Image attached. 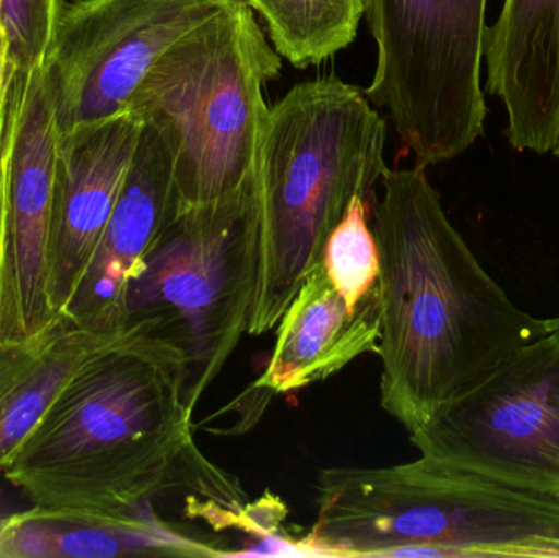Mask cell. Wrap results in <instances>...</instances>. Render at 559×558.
I'll return each mask as SVG.
<instances>
[{
	"label": "cell",
	"mask_w": 559,
	"mask_h": 558,
	"mask_svg": "<svg viewBox=\"0 0 559 558\" xmlns=\"http://www.w3.org/2000/svg\"><path fill=\"white\" fill-rule=\"evenodd\" d=\"M179 210L173 147L163 131L143 123L120 195L87 274L66 311V323L91 330L124 327L128 282Z\"/></svg>",
	"instance_id": "obj_12"
},
{
	"label": "cell",
	"mask_w": 559,
	"mask_h": 558,
	"mask_svg": "<svg viewBox=\"0 0 559 558\" xmlns=\"http://www.w3.org/2000/svg\"><path fill=\"white\" fill-rule=\"evenodd\" d=\"M61 0H0V46L7 68H45Z\"/></svg>",
	"instance_id": "obj_19"
},
{
	"label": "cell",
	"mask_w": 559,
	"mask_h": 558,
	"mask_svg": "<svg viewBox=\"0 0 559 558\" xmlns=\"http://www.w3.org/2000/svg\"><path fill=\"white\" fill-rule=\"evenodd\" d=\"M380 402L409 435L512 351L551 333L479 264L420 167L381 177Z\"/></svg>",
	"instance_id": "obj_2"
},
{
	"label": "cell",
	"mask_w": 559,
	"mask_h": 558,
	"mask_svg": "<svg viewBox=\"0 0 559 558\" xmlns=\"http://www.w3.org/2000/svg\"><path fill=\"white\" fill-rule=\"evenodd\" d=\"M409 438L424 458L559 498V334L502 357Z\"/></svg>",
	"instance_id": "obj_8"
},
{
	"label": "cell",
	"mask_w": 559,
	"mask_h": 558,
	"mask_svg": "<svg viewBox=\"0 0 559 558\" xmlns=\"http://www.w3.org/2000/svg\"><path fill=\"white\" fill-rule=\"evenodd\" d=\"M548 324H550L551 333L559 334V317L550 318V320H548Z\"/></svg>",
	"instance_id": "obj_20"
},
{
	"label": "cell",
	"mask_w": 559,
	"mask_h": 558,
	"mask_svg": "<svg viewBox=\"0 0 559 558\" xmlns=\"http://www.w3.org/2000/svg\"><path fill=\"white\" fill-rule=\"evenodd\" d=\"M486 3L367 0L378 61L365 94L388 111L420 169L455 159L485 131Z\"/></svg>",
	"instance_id": "obj_7"
},
{
	"label": "cell",
	"mask_w": 559,
	"mask_h": 558,
	"mask_svg": "<svg viewBox=\"0 0 559 558\" xmlns=\"http://www.w3.org/2000/svg\"><path fill=\"white\" fill-rule=\"evenodd\" d=\"M121 328L91 330L61 321L26 343L0 346V471L41 423L75 370Z\"/></svg>",
	"instance_id": "obj_16"
},
{
	"label": "cell",
	"mask_w": 559,
	"mask_h": 558,
	"mask_svg": "<svg viewBox=\"0 0 559 558\" xmlns=\"http://www.w3.org/2000/svg\"><path fill=\"white\" fill-rule=\"evenodd\" d=\"M386 121L338 79L295 85L269 108L259 140L258 284L248 334L277 328L335 226L388 170Z\"/></svg>",
	"instance_id": "obj_3"
},
{
	"label": "cell",
	"mask_w": 559,
	"mask_h": 558,
	"mask_svg": "<svg viewBox=\"0 0 559 558\" xmlns=\"http://www.w3.org/2000/svg\"><path fill=\"white\" fill-rule=\"evenodd\" d=\"M380 336V290L350 310L319 265L278 321L267 369L255 383L272 395L308 389L377 353Z\"/></svg>",
	"instance_id": "obj_14"
},
{
	"label": "cell",
	"mask_w": 559,
	"mask_h": 558,
	"mask_svg": "<svg viewBox=\"0 0 559 558\" xmlns=\"http://www.w3.org/2000/svg\"><path fill=\"white\" fill-rule=\"evenodd\" d=\"M216 546L177 531L153 510L110 517L33 507L0 514V558L225 557Z\"/></svg>",
	"instance_id": "obj_15"
},
{
	"label": "cell",
	"mask_w": 559,
	"mask_h": 558,
	"mask_svg": "<svg viewBox=\"0 0 559 558\" xmlns=\"http://www.w3.org/2000/svg\"><path fill=\"white\" fill-rule=\"evenodd\" d=\"M59 130L45 68L0 81V346L61 323L48 298V246Z\"/></svg>",
	"instance_id": "obj_9"
},
{
	"label": "cell",
	"mask_w": 559,
	"mask_h": 558,
	"mask_svg": "<svg viewBox=\"0 0 559 558\" xmlns=\"http://www.w3.org/2000/svg\"><path fill=\"white\" fill-rule=\"evenodd\" d=\"M183 385L182 351L128 321L75 370L3 475L33 507L123 517L187 490L241 508L238 482L193 442Z\"/></svg>",
	"instance_id": "obj_1"
},
{
	"label": "cell",
	"mask_w": 559,
	"mask_h": 558,
	"mask_svg": "<svg viewBox=\"0 0 559 558\" xmlns=\"http://www.w3.org/2000/svg\"><path fill=\"white\" fill-rule=\"evenodd\" d=\"M141 127L127 111L59 134L48 246V298L59 320L100 245Z\"/></svg>",
	"instance_id": "obj_11"
},
{
	"label": "cell",
	"mask_w": 559,
	"mask_h": 558,
	"mask_svg": "<svg viewBox=\"0 0 559 558\" xmlns=\"http://www.w3.org/2000/svg\"><path fill=\"white\" fill-rule=\"evenodd\" d=\"M233 0H81L62 7L46 71L59 134L127 114L180 36Z\"/></svg>",
	"instance_id": "obj_10"
},
{
	"label": "cell",
	"mask_w": 559,
	"mask_h": 558,
	"mask_svg": "<svg viewBox=\"0 0 559 558\" xmlns=\"http://www.w3.org/2000/svg\"><path fill=\"white\" fill-rule=\"evenodd\" d=\"M258 246L254 173L231 195L180 209L128 282L124 323L147 321L182 351L192 412L248 333Z\"/></svg>",
	"instance_id": "obj_6"
},
{
	"label": "cell",
	"mask_w": 559,
	"mask_h": 558,
	"mask_svg": "<svg viewBox=\"0 0 559 558\" xmlns=\"http://www.w3.org/2000/svg\"><path fill=\"white\" fill-rule=\"evenodd\" d=\"M322 269L350 310L378 290L380 254L365 199H355L325 241Z\"/></svg>",
	"instance_id": "obj_18"
},
{
	"label": "cell",
	"mask_w": 559,
	"mask_h": 558,
	"mask_svg": "<svg viewBox=\"0 0 559 558\" xmlns=\"http://www.w3.org/2000/svg\"><path fill=\"white\" fill-rule=\"evenodd\" d=\"M272 46L295 68L319 64L352 45L367 0H246Z\"/></svg>",
	"instance_id": "obj_17"
},
{
	"label": "cell",
	"mask_w": 559,
	"mask_h": 558,
	"mask_svg": "<svg viewBox=\"0 0 559 558\" xmlns=\"http://www.w3.org/2000/svg\"><path fill=\"white\" fill-rule=\"evenodd\" d=\"M554 153L555 156L559 157V143L557 144V146H555Z\"/></svg>",
	"instance_id": "obj_21"
},
{
	"label": "cell",
	"mask_w": 559,
	"mask_h": 558,
	"mask_svg": "<svg viewBox=\"0 0 559 558\" xmlns=\"http://www.w3.org/2000/svg\"><path fill=\"white\" fill-rule=\"evenodd\" d=\"M302 546L319 557H559V498L424 458L316 480Z\"/></svg>",
	"instance_id": "obj_4"
},
{
	"label": "cell",
	"mask_w": 559,
	"mask_h": 558,
	"mask_svg": "<svg viewBox=\"0 0 559 558\" xmlns=\"http://www.w3.org/2000/svg\"><path fill=\"white\" fill-rule=\"evenodd\" d=\"M282 71L254 10L233 0L180 36L144 75L128 111L163 131L180 209L238 192L254 176L269 114L262 88Z\"/></svg>",
	"instance_id": "obj_5"
},
{
	"label": "cell",
	"mask_w": 559,
	"mask_h": 558,
	"mask_svg": "<svg viewBox=\"0 0 559 558\" xmlns=\"http://www.w3.org/2000/svg\"><path fill=\"white\" fill-rule=\"evenodd\" d=\"M486 91L508 111L515 151L547 154L559 143V0H504L486 29Z\"/></svg>",
	"instance_id": "obj_13"
}]
</instances>
